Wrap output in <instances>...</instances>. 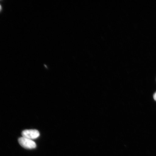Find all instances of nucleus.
Listing matches in <instances>:
<instances>
[{"label":"nucleus","instance_id":"20e7f679","mask_svg":"<svg viewBox=\"0 0 156 156\" xmlns=\"http://www.w3.org/2000/svg\"><path fill=\"white\" fill-rule=\"evenodd\" d=\"M1 5H0V10H1Z\"/></svg>","mask_w":156,"mask_h":156},{"label":"nucleus","instance_id":"f257e3e1","mask_svg":"<svg viewBox=\"0 0 156 156\" xmlns=\"http://www.w3.org/2000/svg\"><path fill=\"white\" fill-rule=\"evenodd\" d=\"M18 141L20 145L25 149H33L36 147V143L28 138L21 137L19 138Z\"/></svg>","mask_w":156,"mask_h":156},{"label":"nucleus","instance_id":"f03ea898","mask_svg":"<svg viewBox=\"0 0 156 156\" xmlns=\"http://www.w3.org/2000/svg\"><path fill=\"white\" fill-rule=\"evenodd\" d=\"M23 137L30 140L36 139L40 135L38 130L36 129L25 130L22 132Z\"/></svg>","mask_w":156,"mask_h":156},{"label":"nucleus","instance_id":"7ed1b4c3","mask_svg":"<svg viewBox=\"0 0 156 156\" xmlns=\"http://www.w3.org/2000/svg\"><path fill=\"white\" fill-rule=\"evenodd\" d=\"M153 98L156 101V92H155L153 95Z\"/></svg>","mask_w":156,"mask_h":156}]
</instances>
